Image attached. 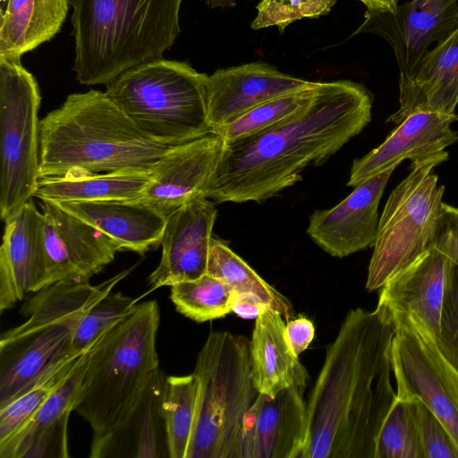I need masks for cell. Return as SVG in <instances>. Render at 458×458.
Returning <instances> with one entry per match:
<instances>
[{
    "mask_svg": "<svg viewBox=\"0 0 458 458\" xmlns=\"http://www.w3.org/2000/svg\"><path fill=\"white\" fill-rule=\"evenodd\" d=\"M313 323L304 316L289 319L285 325V335L293 352L299 356L314 338Z\"/></svg>",
    "mask_w": 458,
    "mask_h": 458,
    "instance_id": "60d3db41",
    "label": "cell"
},
{
    "mask_svg": "<svg viewBox=\"0 0 458 458\" xmlns=\"http://www.w3.org/2000/svg\"><path fill=\"white\" fill-rule=\"evenodd\" d=\"M336 0H260L251 22L254 30L276 26L282 33L303 18H318L333 9Z\"/></svg>",
    "mask_w": 458,
    "mask_h": 458,
    "instance_id": "8d00e7d4",
    "label": "cell"
},
{
    "mask_svg": "<svg viewBox=\"0 0 458 458\" xmlns=\"http://www.w3.org/2000/svg\"><path fill=\"white\" fill-rule=\"evenodd\" d=\"M159 319L156 301L140 302L90 348L74 411L89 424L91 442L113 430L159 368Z\"/></svg>",
    "mask_w": 458,
    "mask_h": 458,
    "instance_id": "5b68a950",
    "label": "cell"
},
{
    "mask_svg": "<svg viewBox=\"0 0 458 458\" xmlns=\"http://www.w3.org/2000/svg\"><path fill=\"white\" fill-rule=\"evenodd\" d=\"M193 373L199 394L188 458H241L244 418L259 394L250 340L227 331L211 332Z\"/></svg>",
    "mask_w": 458,
    "mask_h": 458,
    "instance_id": "52a82bcc",
    "label": "cell"
},
{
    "mask_svg": "<svg viewBox=\"0 0 458 458\" xmlns=\"http://www.w3.org/2000/svg\"><path fill=\"white\" fill-rule=\"evenodd\" d=\"M182 0H70L73 71L86 86L163 58L181 33Z\"/></svg>",
    "mask_w": 458,
    "mask_h": 458,
    "instance_id": "277c9868",
    "label": "cell"
},
{
    "mask_svg": "<svg viewBox=\"0 0 458 458\" xmlns=\"http://www.w3.org/2000/svg\"><path fill=\"white\" fill-rule=\"evenodd\" d=\"M137 306V300L120 292L104 296L77 326L72 339V350L80 354L89 351L101 335L131 315Z\"/></svg>",
    "mask_w": 458,
    "mask_h": 458,
    "instance_id": "d590c367",
    "label": "cell"
},
{
    "mask_svg": "<svg viewBox=\"0 0 458 458\" xmlns=\"http://www.w3.org/2000/svg\"><path fill=\"white\" fill-rule=\"evenodd\" d=\"M394 169L385 170L359 184L336 206L315 210L307 228L311 240L336 258L374 247L379 202Z\"/></svg>",
    "mask_w": 458,
    "mask_h": 458,
    "instance_id": "2e32d148",
    "label": "cell"
},
{
    "mask_svg": "<svg viewBox=\"0 0 458 458\" xmlns=\"http://www.w3.org/2000/svg\"><path fill=\"white\" fill-rule=\"evenodd\" d=\"M40 101L38 84L21 58L0 55V217L4 223L37 189Z\"/></svg>",
    "mask_w": 458,
    "mask_h": 458,
    "instance_id": "9c48e42d",
    "label": "cell"
},
{
    "mask_svg": "<svg viewBox=\"0 0 458 458\" xmlns=\"http://www.w3.org/2000/svg\"><path fill=\"white\" fill-rule=\"evenodd\" d=\"M2 2L5 1V0H1Z\"/></svg>",
    "mask_w": 458,
    "mask_h": 458,
    "instance_id": "f6af8a7d",
    "label": "cell"
},
{
    "mask_svg": "<svg viewBox=\"0 0 458 458\" xmlns=\"http://www.w3.org/2000/svg\"><path fill=\"white\" fill-rule=\"evenodd\" d=\"M45 273L43 214L30 199L5 222L0 247V311L39 291Z\"/></svg>",
    "mask_w": 458,
    "mask_h": 458,
    "instance_id": "ffe728a7",
    "label": "cell"
},
{
    "mask_svg": "<svg viewBox=\"0 0 458 458\" xmlns=\"http://www.w3.org/2000/svg\"><path fill=\"white\" fill-rule=\"evenodd\" d=\"M315 86L270 99L212 132L219 135L224 142H230L269 129L307 106L313 96Z\"/></svg>",
    "mask_w": 458,
    "mask_h": 458,
    "instance_id": "836d02e7",
    "label": "cell"
},
{
    "mask_svg": "<svg viewBox=\"0 0 458 458\" xmlns=\"http://www.w3.org/2000/svg\"><path fill=\"white\" fill-rule=\"evenodd\" d=\"M307 381L274 397L259 393L244 418L241 458H301L308 438Z\"/></svg>",
    "mask_w": 458,
    "mask_h": 458,
    "instance_id": "5bb4252c",
    "label": "cell"
},
{
    "mask_svg": "<svg viewBox=\"0 0 458 458\" xmlns=\"http://www.w3.org/2000/svg\"><path fill=\"white\" fill-rule=\"evenodd\" d=\"M310 81L254 62L218 69L208 78L207 113L211 132L278 97L314 87Z\"/></svg>",
    "mask_w": 458,
    "mask_h": 458,
    "instance_id": "e0dca14e",
    "label": "cell"
},
{
    "mask_svg": "<svg viewBox=\"0 0 458 458\" xmlns=\"http://www.w3.org/2000/svg\"><path fill=\"white\" fill-rule=\"evenodd\" d=\"M167 376L158 368L106 437L91 442L90 458H170L163 402Z\"/></svg>",
    "mask_w": 458,
    "mask_h": 458,
    "instance_id": "d6986e66",
    "label": "cell"
},
{
    "mask_svg": "<svg viewBox=\"0 0 458 458\" xmlns=\"http://www.w3.org/2000/svg\"><path fill=\"white\" fill-rule=\"evenodd\" d=\"M234 293L226 283L208 274L171 286L170 299L178 312L199 323L232 312Z\"/></svg>",
    "mask_w": 458,
    "mask_h": 458,
    "instance_id": "1f68e13d",
    "label": "cell"
},
{
    "mask_svg": "<svg viewBox=\"0 0 458 458\" xmlns=\"http://www.w3.org/2000/svg\"><path fill=\"white\" fill-rule=\"evenodd\" d=\"M170 147L147 137L108 98L70 94L39 121V178L78 174L150 173Z\"/></svg>",
    "mask_w": 458,
    "mask_h": 458,
    "instance_id": "3957f363",
    "label": "cell"
},
{
    "mask_svg": "<svg viewBox=\"0 0 458 458\" xmlns=\"http://www.w3.org/2000/svg\"><path fill=\"white\" fill-rule=\"evenodd\" d=\"M453 263L446 254L432 247L380 288L377 303L393 314L414 315L437 336Z\"/></svg>",
    "mask_w": 458,
    "mask_h": 458,
    "instance_id": "603a6c76",
    "label": "cell"
},
{
    "mask_svg": "<svg viewBox=\"0 0 458 458\" xmlns=\"http://www.w3.org/2000/svg\"><path fill=\"white\" fill-rule=\"evenodd\" d=\"M217 209L207 197H197L166 216L159 265L148 276L152 290L195 280L207 274L212 230Z\"/></svg>",
    "mask_w": 458,
    "mask_h": 458,
    "instance_id": "ac0fdd59",
    "label": "cell"
},
{
    "mask_svg": "<svg viewBox=\"0 0 458 458\" xmlns=\"http://www.w3.org/2000/svg\"><path fill=\"white\" fill-rule=\"evenodd\" d=\"M458 29V0H411L393 11L366 10L353 35L372 33L392 47L399 67V81L418 67L429 46Z\"/></svg>",
    "mask_w": 458,
    "mask_h": 458,
    "instance_id": "30bf717a",
    "label": "cell"
},
{
    "mask_svg": "<svg viewBox=\"0 0 458 458\" xmlns=\"http://www.w3.org/2000/svg\"><path fill=\"white\" fill-rule=\"evenodd\" d=\"M224 140L209 132L170 147L157 160L137 200L167 216L197 197H206L220 159Z\"/></svg>",
    "mask_w": 458,
    "mask_h": 458,
    "instance_id": "4fadbf2b",
    "label": "cell"
},
{
    "mask_svg": "<svg viewBox=\"0 0 458 458\" xmlns=\"http://www.w3.org/2000/svg\"><path fill=\"white\" fill-rule=\"evenodd\" d=\"M150 173L78 174L38 179L34 197L54 201L137 199Z\"/></svg>",
    "mask_w": 458,
    "mask_h": 458,
    "instance_id": "f1b7e54d",
    "label": "cell"
},
{
    "mask_svg": "<svg viewBox=\"0 0 458 458\" xmlns=\"http://www.w3.org/2000/svg\"><path fill=\"white\" fill-rule=\"evenodd\" d=\"M81 354L64 358L22 394L0 407V443L24 425L67 379Z\"/></svg>",
    "mask_w": 458,
    "mask_h": 458,
    "instance_id": "d6a6232c",
    "label": "cell"
},
{
    "mask_svg": "<svg viewBox=\"0 0 458 458\" xmlns=\"http://www.w3.org/2000/svg\"><path fill=\"white\" fill-rule=\"evenodd\" d=\"M199 381L195 373L167 376L163 409L170 458H188L199 404Z\"/></svg>",
    "mask_w": 458,
    "mask_h": 458,
    "instance_id": "4dcf8cb0",
    "label": "cell"
},
{
    "mask_svg": "<svg viewBox=\"0 0 458 458\" xmlns=\"http://www.w3.org/2000/svg\"><path fill=\"white\" fill-rule=\"evenodd\" d=\"M393 315L396 331L391 354L396 396L425 404L446 427L458 446V410L432 356L425 327L414 315Z\"/></svg>",
    "mask_w": 458,
    "mask_h": 458,
    "instance_id": "7c38bea8",
    "label": "cell"
},
{
    "mask_svg": "<svg viewBox=\"0 0 458 458\" xmlns=\"http://www.w3.org/2000/svg\"><path fill=\"white\" fill-rule=\"evenodd\" d=\"M375 458H425L411 402L396 398L377 436Z\"/></svg>",
    "mask_w": 458,
    "mask_h": 458,
    "instance_id": "e575fe53",
    "label": "cell"
},
{
    "mask_svg": "<svg viewBox=\"0 0 458 458\" xmlns=\"http://www.w3.org/2000/svg\"><path fill=\"white\" fill-rule=\"evenodd\" d=\"M46 273L42 288L64 279H86L114 259L118 245L89 223L43 199ZM41 288V289H42Z\"/></svg>",
    "mask_w": 458,
    "mask_h": 458,
    "instance_id": "8fae6325",
    "label": "cell"
},
{
    "mask_svg": "<svg viewBox=\"0 0 458 458\" xmlns=\"http://www.w3.org/2000/svg\"><path fill=\"white\" fill-rule=\"evenodd\" d=\"M90 350V349H89ZM89 351L36 413L0 443V458H66L67 425L81 389Z\"/></svg>",
    "mask_w": 458,
    "mask_h": 458,
    "instance_id": "7402d4cb",
    "label": "cell"
},
{
    "mask_svg": "<svg viewBox=\"0 0 458 458\" xmlns=\"http://www.w3.org/2000/svg\"><path fill=\"white\" fill-rule=\"evenodd\" d=\"M458 104V29L427 52L412 74L399 81V107L386 120L399 124L419 112L455 114Z\"/></svg>",
    "mask_w": 458,
    "mask_h": 458,
    "instance_id": "cb8c5ba5",
    "label": "cell"
},
{
    "mask_svg": "<svg viewBox=\"0 0 458 458\" xmlns=\"http://www.w3.org/2000/svg\"><path fill=\"white\" fill-rule=\"evenodd\" d=\"M425 458H458V446L441 420L421 402L411 401Z\"/></svg>",
    "mask_w": 458,
    "mask_h": 458,
    "instance_id": "74e56055",
    "label": "cell"
},
{
    "mask_svg": "<svg viewBox=\"0 0 458 458\" xmlns=\"http://www.w3.org/2000/svg\"><path fill=\"white\" fill-rule=\"evenodd\" d=\"M425 331L432 356L437 366L443 383L458 410V373L451 367L439 352L434 335H432L426 327Z\"/></svg>",
    "mask_w": 458,
    "mask_h": 458,
    "instance_id": "b9f144b4",
    "label": "cell"
},
{
    "mask_svg": "<svg viewBox=\"0 0 458 458\" xmlns=\"http://www.w3.org/2000/svg\"><path fill=\"white\" fill-rule=\"evenodd\" d=\"M70 0H7L1 13L0 55L21 57L61 30Z\"/></svg>",
    "mask_w": 458,
    "mask_h": 458,
    "instance_id": "83f0119b",
    "label": "cell"
},
{
    "mask_svg": "<svg viewBox=\"0 0 458 458\" xmlns=\"http://www.w3.org/2000/svg\"><path fill=\"white\" fill-rule=\"evenodd\" d=\"M434 337L441 354L458 373V266L454 263L447 279L440 330Z\"/></svg>",
    "mask_w": 458,
    "mask_h": 458,
    "instance_id": "f35d334b",
    "label": "cell"
},
{
    "mask_svg": "<svg viewBox=\"0 0 458 458\" xmlns=\"http://www.w3.org/2000/svg\"><path fill=\"white\" fill-rule=\"evenodd\" d=\"M393 313L351 310L307 401L301 458H375L377 438L397 396L391 381Z\"/></svg>",
    "mask_w": 458,
    "mask_h": 458,
    "instance_id": "6da1fadb",
    "label": "cell"
},
{
    "mask_svg": "<svg viewBox=\"0 0 458 458\" xmlns=\"http://www.w3.org/2000/svg\"><path fill=\"white\" fill-rule=\"evenodd\" d=\"M207 274L221 279L233 290L254 293L284 319H291L293 310L290 301L267 283L240 256L220 239L212 236Z\"/></svg>",
    "mask_w": 458,
    "mask_h": 458,
    "instance_id": "f546056e",
    "label": "cell"
},
{
    "mask_svg": "<svg viewBox=\"0 0 458 458\" xmlns=\"http://www.w3.org/2000/svg\"><path fill=\"white\" fill-rule=\"evenodd\" d=\"M268 308L271 307L258 295L234 291L232 300V311L237 316L243 318H256Z\"/></svg>",
    "mask_w": 458,
    "mask_h": 458,
    "instance_id": "7bdbcfd3",
    "label": "cell"
},
{
    "mask_svg": "<svg viewBox=\"0 0 458 458\" xmlns=\"http://www.w3.org/2000/svg\"><path fill=\"white\" fill-rule=\"evenodd\" d=\"M435 246L458 266V208L444 202Z\"/></svg>",
    "mask_w": 458,
    "mask_h": 458,
    "instance_id": "ab89813d",
    "label": "cell"
},
{
    "mask_svg": "<svg viewBox=\"0 0 458 458\" xmlns=\"http://www.w3.org/2000/svg\"><path fill=\"white\" fill-rule=\"evenodd\" d=\"M373 98L348 81H317L310 103L283 122L225 142L206 191L216 202L260 203L302 180L309 166L325 163L371 120Z\"/></svg>",
    "mask_w": 458,
    "mask_h": 458,
    "instance_id": "7a4b0ae2",
    "label": "cell"
},
{
    "mask_svg": "<svg viewBox=\"0 0 458 458\" xmlns=\"http://www.w3.org/2000/svg\"><path fill=\"white\" fill-rule=\"evenodd\" d=\"M208 78L187 62L160 58L127 70L105 92L147 137L174 147L211 132Z\"/></svg>",
    "mask_w": 458,
    "mask_h": 458,
    "instance_id": "8992f818",
    "label": "cell"
},
{
    "mask_svg": "<svg viewBox=\"0 0 458 458\" xmlns=\"http://www.w3.org/2000/svg\"><path fill=\"white\" fill-rule=\"evenodd\" d=\"M131 270H123L97 285L86 279H64L34 293L21 310L28 319L1 335L0 350L54 326H68L75 331L89 309L110 293Z\"/></svg>",
    "mask_w": 458,
    "mask_h": 458,
    "instance_id": "44dd1931",
    "label": "cell"
},
{
    "mask_svg": "<svg viewBox=\"0 0 458 458\" xmlns=\"http://www.w3.org/2000/svg\"><path fill=\"white\" fill-rule=\"evenodd\" d=\"M283 315L271 308L256 318L250 339L251 372L259 394L270 397L296 382L308 379L285 335Z\"/></svg>",
    "mask_w": 458,
    "mask_h": 458,
    "instance_id": "4316f807",
    "label": "cell"
},
{
    "mask_svg": "<svg viewBox=\"0 0 458 458\" xmlns=\"http://www.w3.org/2000/svg\"><path fill=\"white\" fill-rule=\"evenodd\" d=\"M361 2L368 10L372 11H393L398 5V0H358Z\"/></svg>",
    "mask_w": 458,
    "mask_h": 458,
    "instance_id": "ee69618b",
    "label": "cell"
},
{
    "mask_svg": "<svg viewBox=\"0 0 458 458\" xmlns=\"http://www.w3.org/2000/svg\"><path fill=\"white\" fill-rule=\"evenodd\" d=\"M443 162L432 159L411 168L389 195L379 217L367 290L380 289L435 246L445 186L438 185L434 167Z\"/></svg>",
    "mask_w": 458,
    "mask_h": 458,
    "instance_id": "ba28073f",
    "label": "cell"
},
{
    "mask_svg": "<svg viewBox=\"0 0 458 458\" xmlns=\"http://www.w3.org/2000/svg\"><path fill=\"white\" fill-rule=\"evenodd\" d=\"M74 328L54 326L0 350V407L22 394L72 350ZM80 354V353H77Z\"/></svg>",
    "mask_w": 458,
    "mask_h": 458,
    "instance_id": "484cf974",
    "label": "cell"
},
{
    "mask_svg": "<svg viewBox=\"0 0 458 458\" xmlns=\"http://www.w3.org/2000/svg\"><path fill=\"white\" fill-rule=\"evenodd\" d=\"M455 121L456 114L419 112L409 115L382 144L353 161L347 185L356 187L385 170L395 168L404 159L411 160L410 168L432 159L446 161L445 148L458 140V132L451 128Z\"/></svg>",
    "mask_w": 458,
    "mask_h": 458,
    "instance_id": "9a60e30c",
    "label": "cell"
},
{
    "mask_svg": "<svg viewBox=\"0 0 458 458\" xmlns=\"http://www.w3.org/2000/svg\"><path fill=\"white\" fill-rule=\"evenodd\" d=\"M55 202L110 237L120 250L143 255L161 242L166 216L137 199Z\"/></svg>",
    "mask_w": 458,
    "mask_h": 458,
    "instance_id": "d4e9b609",
    "label": "cell"
}]
</instances>
